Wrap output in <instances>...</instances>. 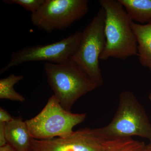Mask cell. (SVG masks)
<instances>
[{
    "mask_svg": "<svg viewBox=\"0 0 151 151\" xmlns=\"http://www.w3.org/2000/svg\"><path fill=\"white\" fill-rule=\"evenodd\" d=\"M49 85L63 108L70 111L80 97L97 88L82 68L72 60L61 64L45 63Z\"/></svg>",
    "mask_w": 151,
    "mask_h": 151,
    "instance_id": "cell-2",
    "label": "cell"
},
{
    "mask_svg": "<svg viewBox=\"0 0 151 151\" xmlns=\"http://www.w3.org/2000/svg\"><path fill=\"white\" fill-rule=\"evenodd\" d=\"M5 124L7 144L15 151H31L34 139L25 122L17 117Z\"/></svg>",
    "mask_w": 151,
    "mask_h": 151,
    "instance_id": "cell-9",
    "label": "cell"
},
{
    "mask_svg": "<svg viewBox=\"0 0 151 151\" xmlns=\"http://www.w3.org/2000/svg\"><path fill=\"white\" fill-rule=\"evenodd\" d=\"M82 32L77 31L61 40L46 45L28 46L13 52L7 64L0 73L24 63L37 61L61 64L68 61L77 50Z\"/></svg>",
    "mask_w": 151,
    "mask_h": 151,
    "instance_id": "cell-7",
    "label": "cell"
},
{
    "mask_svg": "<svg viewBox=\"0 0 151 151\" xmlns=\"http://www.w3.org/2000/svg\"><path fill=\"white\" fill-rule=\"evenodd\" d=\"M24 78L23 76L12 74L0 79V99L23 103L26 100L22 95L16 91L14 86Z\"/></svg>",
    "mask_w": 151,
    "mask_h": 151,
    "instance_id": "cell-12",
    "label": "cell"
},
{
    "mask_svg": "<svg viewBox=\"0 0 151 151\" xmlns=\"http://www.w3.org/2000/svg\"><path fill=\"white\" fill-rule=\"evenodd\" d=\"M4 2L8 4L18 5L32 14L37 12L43 4L45 0H4Z\"/></svg>",
    "mask_w": 151,
    "mask_h": 151,
    "instance_id": "cell-14",
    "label": "cell"
},
{
    "mask_svg": "<svg viewBox=\"0 0 151 151\" xmlns=\"http://www.w3.org/2000/svg\"><path fill=\"white\" fill-rule=\"evenodd\" d=\"M149 99H150V101H151V93H150V94H149Z\"/></svg>",
    "mask_w": 151,
    "mask_h": 151,
    "instance_id": "cell-19",
    "label": "cell"
},
{
    "mask_svg": "<svg viewBox=\"0 0 151 151\" xmlns=\"http://www.w3.org/2000/svg\"><path fill=\"white\" fill-rule=\"evenodd\" d=\"M134 22L147 24L151 21V0H119Z\"/></svg>",
    "mask_w": 151,
    "mask_h": 151,
    "instance_id": "cell-11",
    "label": "cell"
},
{
    "mask_svg": "<svg viewBox=\"0 0 151 151\" xmlns=\"http://www.w3.org/2000/svg\"><path fill=\"white\" fill-rule=\"evenodd\" d=\"M108 140L131 138L137 136L151 143V124L144 107L134 94L126 91L120 94L119 107L110 124L99 128Z\"/></svg>",
    "mask_w": 151,
    "mask_h": 151,
    "instance_id": "cell-3",
    "label": "cell"
},
{
    "mask_svg": "<svg viewBox=\"0 0 151 151\" xmlns=\"http://www.w3.org/2000/svg\"><path fill=\"white\" fill-rule=\"evenodd\" d=\"M146 145L144 142L132 138L112 140L104 151H146Z\"/></svg>",
    "mask_w": 151,
    "mask_h": 151,
    "instance_id": "cell-13",
    "label": "cell"
},
{
    "mask_svg": "<svg viewBox=\"0 0 151 151\" xmlns=\"http://www.w3.org/2000/svg\"><path fill=\"white\" fill-rule=\"evenodd\" d=\"M88 0H45L31 20L38 29L47 32L63 30L85 16L88 12Z\"/></svg>",
    "mask_w": 151,
    "mask_h": 151,
    "instance_id": "cell-6",
    "label": "cell"
},
{
    "mask_svg": "<svg viewBox=\"0 0 151 151\" xmlns=\"http://www.w3.org/2000/svg\"><path fill=\"white\" fill-rule=\"evenodd\" d=\"M7 144L6 136V124L0 123V147Z\"/></svg>",
    "mask_w": 151,
    "mask_h": 151,
    "instance_id": "cell-16",
    "label": "cell"
},
{
    "mask_svg": "<svg viewBox=\"0 0 151 151\" xmlns=\"http://www.w3.org/2000/svg\"><path fill=\"white\" fill-rule=\"evenodd\" d=\"M131 25L137 42L139 62L151 71V21L145 24L132 22Z\"/></svg>",
    "mask_w": 151,
    "mask_h": 151,
    "instance_id": "cell-10",
    "label": "cell"
},
{
    "mask_svg": "<svg viewBox=\"0 0 151 151\" xmlns=\"http://www.w3.org/2000/svg\"><path fill=\"white\" fill-rule=\"evenodd\" d=\"M105 21V11L101 7L82 32L79 46L70 58L82 68L97 87L104 84L99 60L106 44Z\"/></svg>",
    "mask_w": 151,
    "mask_h": 151,
    "instance_id": "cell-5",
    "label": "cell"
},
{
    "mask_svg": "<svg viewBox=\"0 0 151 151\" xmlns=\"http://www.w3.org/2000/svg\"><path fill=\"white\" fill-rule=\"evenodd\" d=\"M146 151H151V143L146 145Z\"/></svg>",
    "mask_w": 151,
    "mask_h": 151,
    "instance_id": "cell-18",
    "label": "cell"
},
{
    "mask_svg": "<svg viewBox=\"0 0 151 151\" xmlns=\"http://www.w3.org/2000/svg\"><path fill=\"white\" fill-rule=\"evenodd\" d=\"M112 140L106 139L99 128H84L63 137L34 139L31 151H104Z\"/></svg>",
    "mask_w": 151,
    "mask_h": 151,
    "instance_id": "cell-8",
    "label": "cell"
},
{
    "mask_svg": "<svg viewBox=\"0 0 151 151\" xmlns=\"http://www.w3.org/2000/svg\"><path fill=\"white\" fill-rule=\"evenodd\" d=\"M86 117V113L66 111L53 94L37 115L25 122L34 139L47 140L70 134Z\"/></svg>",
    "mask_w": 151,
    "mask_h": 151,
    "instance_id": "cell-4",
    "label": "cell"
},
{
    "mask_svg": "<svg viewBox=\"0 0 151 151\" xmlns=\"http://www.w3.org/2000/svg\"><path fill=\"white\" fill-rule=\"evenodd\" d=\"M13 117L11 116L6 110L1 107L0 108V123H7L11 122L13 119Z\"/></svg>",
    "mask_w": 151,
    "mask_h": 151,
    "instance_id": "cell-15",
    "label": "cell"
},
{
    "mask_svg": "<svg viewBox=\"0 0 151 151\" xmlns=\"http://www.w3.org/2000/svg\"><path fill=\"white\" fill-rule=\"evenodd\" d=\"M0 151H15L10 145L7 144L5 145L0 147Z\"/></svg>",
    "mask_w": 151,
    "mask_h": 151,
    "instance_id": "cell-17",
    "label": "cell"
},
{
    "mask_svg": "<svg viewBox=\"0 0 151 151\" xmlns=\"http://www.w3.org/2000/svg\"><path fill=\"white\" fill-rule=\"evenodd\" d=\"M105 11L104 31L106 44L100 57L125 60L137 55L138 45L132 27V20L119 0H100Z\"/></svg>",
    "mask_w": 151,
    "mask_h": 151,
    "instance_id": "cell-1",
    "label": "cell"
}]
</instances>
